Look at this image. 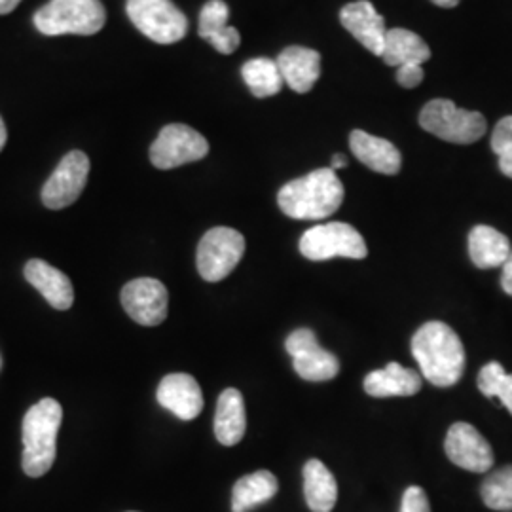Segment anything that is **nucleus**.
Segmentation results:
<instances>
[{
  "mask_svg": "<svg viewBox=\"0 0 512 512\" xmlns=\"http://www.w3.org/2000/svg\"><path fill=\"white\" fill-rule=\"evenodd\" d=\"M412 355L423 378L437 387L458 384L465 372L463 342L442 321H429L420 327L412 338Z\"/></svg>",
  "mask_w": 512,
  "mask_h": 512,
  "instance_id": "nucleus-1",
  "label": "nucleus"
},
{
  "mask_svg": "<svg viewBox=\"0 0 512 512\" xmlns=\"http://www.w3.org/2000/svg\"><path fill=\"white\" fill-rule=\"evenodd\" d=\"M344 202V184L330 167L315 169L310 175L285 184L277 203L281 211L296 220L327 219Z\"/></svg>",
  "mask_w": 512,
  "mask_h": 512,
  "instance_id": "nucleus-2",
  "label": "nucleus"
},
{
  "mask_svg": "<svg viewBox=\"0 0 512 512\" xmlns=\"http://www.w3.org/2000/svg\"><path fill=\"white\" fill-rule=\"evenodd\" d=\"M63 408L55 399H42L23 418V471L31 478L44 476L54 467L57 433Z\"/></svg>",
  "mask_w": 512,
  "mask_h": 512,
  "instance_id": "nucleus-3",
  "label": "nucleus"
},
{
  "mask_svg": "<svg viewBox=\"0 0 512 512\" xmlns=\"http://www.w3.org/2000/svg\"><path fill=\"white\" fill-rule=\"evenodd\" d=\"M33 21L38 31L48 37H90L105 27L107 12L99 0H50Z\"/></svg>",
  "mask_w": 512,
  "mask_h": 512,
  "instance_id": "nucleus-4",
  "label": "nucleus"
},
{
  "mask_svg": "<svg viewBox=\"0 0 512 512\" xmlns=\"http://www.w3.org/2000/svg\"><path fill=\"white\" fill-rule=\"evenodd\" d=\"M421 128L442 141L473 145L486 133V118L475 110L459 109L450 99H433L420 114Z\"/></svg>",
  "mask_w": 512,
  "mask_h": 512,
  "instance_id": "nucleus-5",
  "label": "nucleus"
},
{
  "mask_svg": "<svg viewBox=\"0 0 512 512\" xmlns=\"http://www.w3.org/2000/svg\"><path fill=\"white\" fill-rule=\"evenodd\" d=\"M131 23L156 44H175L186 37L188 19L171 0H128Z\"/></svg>",
  "mask_w": 512,
  "mask_h": 512,
  "instance_id": "nucleus-6",
  "label": "nucleus"
},
{
  "mask_svg": "<svg viewBox=\"0 0 512 512\" xmlns=\"http://www.w3.org/2000/svg\"><path fill=\"white\" fill-rule=\"evenodd\" d=\"M300 253L313 262L334 256L361 260L368 255L363 236L346 222H329L310 228L300 239Z\"/></svg>",
  "mask_w": 512,
  "mask_h": 512,
  "instance_id": "nucleus-7",
  "label": "nucleus"
},
{
  "mask_svg": "<svg viewBox=\"0 0 512 512\" xmlns=\"http://www.w3.org/2000/svg\"><path fill=\"white\" fill-rule=\"evenodd\" d=\"M245 255V238L234 228L217 226L198 245V272L205 281L217 283L232 274Z\"/></svg>",
  "mask_w": 512,
  "mask_h": 512,
  "instance_id": "nucleus-8",
  "label": "nucleus"
},
{
  "mask_svg": "<svg viewBox=\"0 0 512 512\" xmlns=\"http://www.w3.org/2000/svg\"><path fill=\"white\" fill-rule=\"evenodd\" d=\"M209 154V143L196 129L184 124L165 126L150 147V162L158 169H175L203 160Z\"/></svg>",
  "mask_w": 512,
  "mask_h": 512,
  "instance_id": "nucleus-9",
  "label": "nucleus"
},
{
  "mask_svg": "<svg viewBox=\"0 0 512 512\" xmlns=\"http://www.w3.org/2000/svg\"><path fill=\"white\" fill-rule=\"evenodd\" d=\"M90 177V158L82 150L69 152L42 188V203L48 209H65L84 192Z\"/></svg>",
  "mask_w": 512,
  "mask_h": 512,
  "instance_id": "nucleus-10",
  "label": "nucleus"
},
{
  "mask_svg": "<svg viewBox=\"0 0 512 512\" xmlns=\"http://www.w3.org/2000/svg\"><path fill=\"white\" fill-rule=\"evenodd\" d=\"M285 348L293 357L296 374L306 382H329L340 372V361L336 355L319 346L313 330H294L287 338Z\"/></svg>",
  "mask_w": 512,
  "mask_h": 512,
  "instance_id": "nucleus-11",
  "label": "nucleus"
},
{
  "mask_svg": "<svg viewBox=\"0 0 512 512\" xmlns=\"http://www.w3.org/2000/svg\"><path fill=\"white\" fill-rule=\"evenodd\" d=\"M122 306L135 323L143 327H158L167 317L169 293L162 281L139 277L122 289Z\"/></svg>",
  "mask_w": 512,
  "mask_h": 512,
  "instance_id": "nucleus-12",
  "label": "nucleus"
},
{
  "mask_svg": "<svg viewBox=\"0 0 512 512\" xmlns=\"http://www.w3.org/2000/svg\"><path fill=\"white\" fill-rule=\"evenodd\" d=\"M446 456L454 465L471 473H488L494 467V450L471 423L458 421L444 440Z\"/></svg>",
  "mask_w": 512,
  "mask_h": 512,
  "instance_id": "nucleus-13",
  "label": "nucleus"
},
{
  "mask_svg": "<svg viewBox=\"0 0 512 512\" xmlns=\"http://www.w3.org/2000/svg\"><path fill=\"white\" fill-rule=\"evenodd\" d=\"M158 403L173 412L179 420L198 418L203 410L202 387L190 374H167L156 391Z\"/></svg>",
  "mask_w": 512,
  "mask_h": 512,
  "instance_id": "nucleus-14",
  "label": "nucleus"
},
{
  "mask_svg": "<svg viewBox=\"0 0 512 512\" xmlns=\"http://www.w3.org/2000/svg\"><path fill=\"white\" fill-rule=\"evenodd\" d=\"M340 21L344 29H348L368 52L378 57L384 54L385 19L376 12V8L368 0H357L342 8Z\"/></svg>",
  "mask_w": 512,
  "mask_h": 512,
  "instance_id": "nucleus-15",
  "label": "nucleus"
},
{
  "mask_svg": "<svg viewBox=\"0 0 512 512\" xmlns=\"http://www.w3.org/2000/svg\"><path fill=\"white\" fill-rule=\"evenodd\" d=\"M25 279L42 294L55 310L65 311L73 306L74 287L71 279L46 260L33 258L25 264Z\"/></svg>",
  "mask_w": 512,
  "mask_h": 512,
  "instance_id": "nucleus-16",
  "label": "nucleus"
},
{
  "mask_svg": "<svg viewBox=\"0 0 512 512\" xmlns=\"http://www.w3.org/2000/svg\"><path fill=\"white\" fill-rule=\"evenodd\" d=\"M349 147L361 164H365L376 173L397 175L401 171V165H403L401 152L387 139L374 137L366 131L355 129L349 135Z\"/></svg>",
  "mask_w": 512,
  "mask_h": 512,
  "instance_id": "nucleus-17",
  "label": "nucleus"
},
{
  "mask_svg": "<svg viewBox=\"0 0 512 512\" xmlns=\"http://www.w3.org/2000/svg\"><path fill=\"white\" fill-rule=\"evenodd\" d=\"M275 61L283 82L296 93L311 92L321 76V54L304 46H291L283 50Z\"/></svg>",
  "mask_w": 512,
  "mask_h": 512,
  "instance_id": "nucleus-18",
  "label": "nucleus"
},
{
  "mask_svg": "<svg viewBox=\"0 0 512 512\" xmlns=\"http://www.w3.org/2000/svg\"><path fill=\"white\" fill-rule=\"evenodd\" d=\"M421 384V376L416 370L404 368L399 363H389L366 376L365 391L376 399L410 397L420 391Z\"/></svg>",
  "mask_w": 512,
  "mask_h": 512,
  "instance_id": "nucleus-19",
  "label": "nucleus"
},
{
  "mask_svg": "<svg viewBox=\"0 0 512 512\" xmlns=\"http://www.w3.org/2000/svg\"><path fill=\"white\" fill-rule=\"evenodd\" d=\"M230 8L222 0H209L200 12V37L211 42L220 54H234L241 44L238 29L228 25Z\"/></svg>",
  "mask_w": 512,
  "mask_h": 512,
  "instance_id": "nucleus-20",
  "label": "nucleus"
},
{
  "mask_svg": "<svg viewBox=\"0 0 512 512\" xmlns=\"http://www.w3.org/2000/svg\"><path fill=\"white\" fill-rule=\"evenodd\" d=\"M247 414L243 395L230 387L220 393L215 412V437L222 446H236L245 437Z\"/></svg>",
  "mask_w": 512,
  "mask_h": 512,
  "instance_id": "nucleus-21",
  "label": "nucleus"
},
{
  "mask_svg": "<svg viewBox=\"0 0 512 512\" xmlns=\"http://www.w3.org/2000/svg\"><path fill=\"white\" fill-rule=\"evenodd\" d=\"M511 241L492 226H475L469 234V255L480 270L503 266L511 255Z\"/></svg>",
  "mask_w": 512,
  "mask_h": 512,
  "instance_id": "nucleus-22",
  "label": "nucleus"
},
{
  "mask_svg": "<svg viewBox=\"0 0 512 512\" xmlns=\"http://www.w3.org/2000/svg\"><path fill=\"white\" fill-rule=\"evenodd\" d=\"M387 65L391 67H403V65H423L431 59V50L425 44V40L408 31V29H387L385 33L384 54Z\"/></svg>",
  "mask_w": 512,
  "mask_h": 512,
  "instance_id": "nucleus-23",
  "label": "nucleus"
},
{
  "mask_svg": "<svg viewBox=\"0 0 512 512\" xmlns=\"http://www.w3.org/2000/svg\"><path fill=\"white\" fill-rule=\"evenodd\" d=\"M304 497L313 512H330L338 501L336 478L319 459L304 465Z\"/></svg>",
  "mask_w": 512,
  "mask_h": 512,
  "instance_id": "nucleus-24",
  "label": "nucleus"
},
{
  "mask_svg": "<svg viewBox=\"0 0 512 512\" xmlns=\"http://www.w3.org/2000/svg\"><path fill=\"white\" fill-rule=\"evenodd\" d=\"M279 492V482L270 471H256L239 478L232 490V512L253 511Z\"/></svg>",
  "mask_w": 512,
  "mask_h": 512,
  "instance_id": "nucleus-25",
  "label": "nucleus"
},
{
  "mask_svg": "<svg viewBox=\"0 0 512 512\" xmlns=\"http://www.w3.org/2000/svg\"><path fill=\"white\" fill-rule=\"evenodd\" d=\"M241 74L251 93L258 99L277 95L283 90V84H285L281 71L277 67V61L268 57H256L247 61L241 69Z\"/></svg>",
  "mask_w": 512,
  "mask_h": 512,
  "instance_id": "nucleus-26",
  "label": "nucleus"
},
{
  "mask_svg": "<svg viewBox=\"0 0 512 512\" xmlns=\"http://www.w3.org/2000/svg\"><path fill=\"white\" fill-rule=\"evenodd\" d=\"M482 501L494 511H512V465L497 469L482 482Z\"/></svg>",
  "mask_w": 512,
  "mask_h": 512,
  "instance_id": "nucleus-27",
  "label": "nucleus"
},
{
  "mask_svg": "<svg viewBox=\"0 0 512 512\" xmlns=\"http://www.w3.org/2000/svg\"><path fill=\"white\" fill-rule=\"evenodd\" d=\"M478 389L488 399H499L512 416V374L499 363H488L478 374Z\"/></svg>",
  "mask_w": 512,
  "mask_h": 512,
  "instance_id": "nucleus-28",
  "label": "nucleus"
},
{
  "mask_svg": "<svg viewBox=\"0 0 512 512\" xmlns=\"http://www.w3.org/2000/svg\"><path fill=\"white\" fill-rule=\"evenodd\" d=\"M492 150L499 158V169L512 179V116L499 120L492 135Z\"/></svg>",
  "mask_w": 512,
  "mask_h": 512,
  "instance_id": "nucleus-29",
  "label": "nucleus"
},
{
  "mask_svg": "<svg viewBox=\"0 0 512 512\" xmlns=\"http://www.w3.org/2000/svg\"><path fill=\"white\" fill-rule=\"evenodd\" d=\"M401 512H431L427 494L421 490L420 486H410L404 492Z\"/></svg>",
  "mask_w": 512,
  "mask_h": 512,
  "instance_id": "nucleus-30",
  "label": "nucleus"
},
{
  "mask_svg": "<svg viewBox=\"0 0 512 512\" xmlns=\"http://www.w3.org/2000/svg\"><path fill=\"white\" fill-rule=\"evenodd\" d=\"M423 65H403L397 69V82L406 88V90H414L423 82Z\"/></svg>",
  "mask_w": 512,
  "mask_h": 512,
  "instance_id": "nucleus-31",
  "label": "nucleus"
},
{
  "mask_svg": "<svg viewBox=\"0 0 512 512\" xmlns=\"http://www.w3.org/2000/svg\"><path fill=\"white\" fill-rule=\"evenodd\" d=\"M501 287H503V291L507 294H511L512 296V251L509 258L505 260V264H503V274H501Z\"/></svg>",
  "mask_w": 512,
  "mask_h": 512,
  "instance_id": "nucleus-32",
  "label": "nucleus"
},
{
  "mask_svg": "<svg viewBox=\"0 0 512 512\" xmlns=\"http://www.w3.org/2000/svg\"><path fill=\"white\" fill-rule=\"evenodd\" d=\"M21 0H0V16H6L18 8Z\"/></svg>",
  "mask_w": 512,
  "mask_h": 512,
  "instance_id": "nucleus-33",
  "label": "nucleus"
},
{
  "mask_svg": "<svg viewBox=\"0 0 512 512\" xmlns=\"http://www.w3.org/2000/svg\"><path fill=\"white\" fill-rule=\"evenodd\" d=\"M348 165V158L344 154H334L332 156V162H330V169H344Z\"/></svg>",
  "mask_w": 512,
  "mask_h": 512,
  "instance_id": "nucleus-34",
  "label": "nucleus"
},
{
  "mask_svg": "<svg viewBox=\"0 0 512 512\" xmlns=\"http://www.w3.org/2000/svg\"><path fill=\"white\" fill-rule=\"evenodd\" d=\"M431 2L440 8H456L461 0H431Z\"/></svg>",
  "mask_w": 512,
  "mask_h": 512,
  "instance_id": "nucleus-35",
  "label": "nucleus"
},
{
  "mask_svg": "<svg viewBox=\"0 0 512 512\" xmlns=\"http://www.w3.org/2000/svg\"><path fill=\"white\" fill-rule=\"evenodd\" d=\"M6 139H8V131H6V126H4V122L0 118V150L6 145Z\"/></svg>",
  "mask_w": 512,
  "mask_h": 512,
  "instance_id": "nucleus-36",
  "label": "nucleus"
},
{
  "mask_svg": "<svg viewBox=\"0 0 512 512\" xmlns=\"http://www.w3.org/2000/svg\"><path fill=\"white\" fill-rule=\"evenodd\" d=\"M0 366H2V361H0Z\"/></svg>",
  "mask_w": 512,
  "mask_h": 512,
  "instance_id": "nucleus-37",
  "label": "nucleus"
}]
</instances>
